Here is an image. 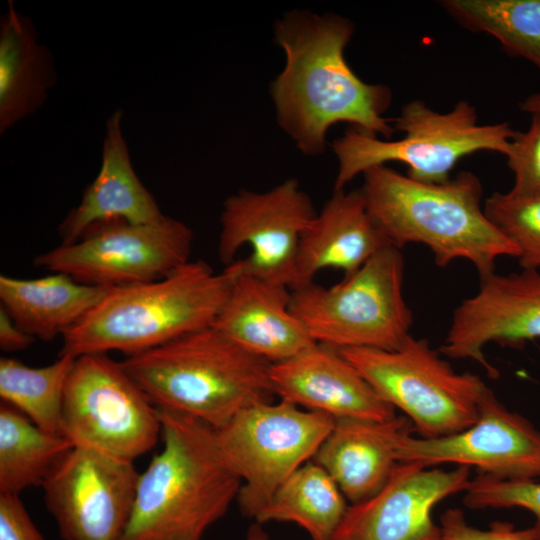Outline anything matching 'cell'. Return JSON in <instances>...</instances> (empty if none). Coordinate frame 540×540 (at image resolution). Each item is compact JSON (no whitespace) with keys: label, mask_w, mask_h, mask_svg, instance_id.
<instances>
[{"label":"cell","mask_w":540,"mask_h":540,"mask_svg":"<svg viewBox=\"0 0 540 540\" xmlns=\"http://www.w3.org/2000/svg\"><path fill=\"white\" fill-rule=\"evenodd\" d=\"M274 31L286 56L271 84L276 118L303 154L323 153L329 128L340 122L391 139L393 119L384 116L392 102L390 88L362 81L345 59L354 32L350 20L293 11Z\"/></svg>","instance_id":"1"},{"label":"cell","mask_w":540,"mask_h":540,"mask_svg":"<svg viewBox=\"0 0 540 540\" xmlns=\"http://www.w3.org/2000/svg\"><path fill=\"white\" fill-rule=\"evenodd\" d=\"M363 176L368 211L392 246L423 244L440 267L466 259L480 277L495 272L498 258L518 257L517 247L486 216L482 185L472 172L424 183L381 165Z\"/></svg>","instance_id":"2"},{"label":"cell","mask_w":540,"mask_h":540,"mask_svg":"<svg viewBox=\"0 0 540 540\" xmlns=\"http://www.w3.org/2000/svg\"><path fill=\"white\" fill-rule=\"evenodd\" d=\"M157 410L163 449L139 475L122 540H200L237 499L242 480L223 458L215 428Z\"/></svg>","instance_id":"3"},{"label":"cell","mask_w":540,"mask_h":540,"mask_svg":"<svg viewBox=\"0 0 540 540\" xmlns=\"http://www.w3.org/2000/svg\"><path fill=\"white\" fill-rule=\"evenodd\" d=\"M120 363L156 408L191 416L215 429L275 395L272 364L213 325Z\"/></svg>","instance_id":"4"},{"label":"cell","mask_w":540,"mask_h":540,"mask_svg":"<svg viewBox=\"0 0 540 540\" xmlns=\"http://www.w3.org/2000/svg\"><path fill=\"white\" fill-rule=\"evenodd\" d=\"M235 276L189 261L150 282L110 288L81 321L63 335L59 355L79 357L119 351L127 356L212 326Z\"/></svg>","instance_id":"5"},{"label":"cell","mask_w":540,"mask_h":540,"mask_svg":"<svg viewBox=\"0 0 540 540\" xmlns=\"http://www.w3.org/2000/svg\"><path fill=\"white\" fill-rule=\"evenodd\" d=\"M393 126L404 134L402 138L380 139L351 126L334 140L338 160L334 191L344 190L357 175L387 162L406 165V175L413 180L444 183L465 156L478 151L507 156L517 133L507 122L479 124L476 108L465 100L445 113L412 100L393 119Z\"/></svg>","instance_id":"6"},{"label":"cell","mask_w":540,"mask_h":540,"mask_svg":"<svg viewBox=\"0 0 540 540\" xmlns=\"http://www.w3.org/2000/svg\"><path fill=\"white\" fill-rule=\"evenodd\" d=\"M404 259L388 246L330 287L291 290L290 308L311 338L332 348L396 350L411 336L403 296Z\"/></svg>","instance_id":"7"},{"label":"cell","mask_w":540,"mask_h":540,"mask_svg":"<svg viewBox=\"0 0 540 540\" xmlns=\"http://www.w3.org/2000/svg\"><path fill=\"white\" fill-rule=\"evenodd\" d=\"M339 351L384 401L406 415L422 438L470 427L490 389L479 376L454 371L427 340L412 335L396 350Z\"/></svg>","instance_id":"8"},{"label":"cell","mask_w":540,"mask_h":540,"mask_svg":"<svg viewBox=\"0 0 540 540\" xmlns=\"http://www.w3.org/2000/svg\"><path fill=\"white\" fill-rule=\"evenodd\" d=\"M335 419L280 399L237 413L215 429L220 451L243 484L237 500L255 518L280 486L316 455Z\"/></svg>","instance_id":"9"},{"label":"cell","mask_w":540,"mask_h":540,"mask_svg":"<svg viewBox=\"0 0 540 540\" xmlns=\"http://www.w3.org/2000/svg\"><path fill=\"white\" fill-rule=\"evenodd\" d=\"M61 434L74 445L134 461L161 437L157 408L106 354L75 359L62 409Z\"/></svg>","instance_id":"10"},{"label":"cell","mask_w":540,"mask_h":540,"mask_svg":"<svg viewBox=\"0 0 540 540\" xmlns=\"http://www.w3.org/2000/svg\"><path fill=\"white\" fill-rule=\"evenodd\" d=\"M192 242L191 229L168 216L146 224L115 221L39 254L34 264L81 283L116 288L174 272L190 261Z\"/></svg>","instance_id":"11"},{"label":"cell","mask_w":540,"mask_h":540,"mask_svg":"<svg viewBox=\"0 0 540 540\" xmlns=\"http://www.w3.org/2000/svg\"><path fill=\"white\" fill-rule=\"evenodd\" d=\"M316 214L295 179L263 193L241 190L223 205L219 258L236 275L292 290L300 239Z\"/></svg>","instance_id":"12"},{"label":"cell","mask_w":540,"mask_h":540,"mask_svg":"<svg viewBox=\"0 0 540 540\" xmlns=\"http://www.w3.org/2000/svg\"><path fill=\"white\" fill-rule=\"evenodd\" d=\"M140 473L133 461L74 445L42 485L64 540H122Z\"/></svg>","instance_id":"13"},{"label":"cell","mask_w":540,"mask_h":540,"mask_svg":"<svg viewBox=\"0 0 540 540\" xmlns=\"http://www.w3.org/2000/svg\"><path fill=\"white\" fill-rule=\"evenodd\" d=\"M398 460L425 467L453 463L499 479L535 480L540 478V431L489 389L474 424L438 438L409 434L401 441Z\"/></svg>","instance_id":"14"},{"label":"cell","mask_w":540,"mask_h":540,"mask_svg":"<svg viewBox=\"0 0 540 540\" xmlns=\"http://www.w3.org/2000/svg\"><path fill=\"white\" fill-rule=\"evenodd\" d=\"M470 469L400 462L373 496L350 504L331 540H444L432 517L445 498L465 491Z\"/></svg>","instance_id":"15"},{"label":"cell","mask_w":540,"mask_h":540,"mask_svg":"<svg viewBox=\"0 0 540 540\" xmlns=\"http://www.w3.org/2000/svg\"><path fill=\"white\" fill-rule=\"evenodd\" d=\"M540 338V272L522 269L506 275L495 272L480 277L476 294L454 310L439 352L452 359H472L489 377L499 372L486 359L483 349L494 342L521 347Z\"/></svg>","instance_id":"16"},{"label":"cell","mask_w":540,"mask_h":540,"mask_svg":"<svg viewBox=\"0 0 540 540\" xmlns=\"http://www.w3.org/2000/svg\"><path fill=\"white\" fill-rule=\"evenodd\" d=\"M274 394L332 418L388 420L395 409L384 401L338 349L316 343L271 365Z\"/></svg>","instance_id":"17"},{"label":"cell","mask_w":540,"mask_h":540,"mask_svg":"<svg viewBox=\"0 0 540 540\" xmlns=\"http://www.w3.org/2000/svg\"><path fill=\"white\" fill-rule=\"evenodd\" d=\"M232 274L231 291L214 327L271 364L286 361L316 344L291 311L288 287L252 275Z\"/></svg>","instance_id":"18"},{"label":"cell","mask_w":540,"mask_h":540,"mask_svg":"<svg viewBox=\"0 0 540 540\" xmlns=\"http://www.w3.org/2000/svg\"><path fill=\"white\" fill-rule=\"evenodd\" d=\"M413 431L406 416L336 419L313 461L328 472L351 504L359 503L387 483L400 463L401 441Z\"/></svg>","instance_id":"19"},{"label":"cell","mask_w":540,"mask_h":540,"mask_svg":"<svg viewBox=\"0 0 540 540\" xmlns=\"http://www.w3.org/2000/svg\"><path fill=\"white\" fill-rule=\"evenodd\" d=\"M388 246L392 245L371 217L362 190L334 191L301 236L292 290L313 282L328 268L349 276Z\"/></svg>","instance_id":"20"},{"label":"cell","mask_w":540,"mask_h":540,"mask_svg":"<svg viewBox=\"0 0 540 540\" xmlns=\"http://www.w3.org/2000/svg\"><path fill=\"white\" fill-rule=\"evenodd\" d=\"M120 120L121 112L117 111L107 122L101 169L79 205L61 223V244H71L101 224H146L165 216L132 167Z\"/></svg>","instance_id":"21"},{"label":"cell","mask_w":540,"mask_h":540,"mask_svg":"<svg viewBox=\"0 0 540 540\" xmlns=\"http://www.w3.org/2000/svg\"><path fill=\"white\" fill-rule=\"evenodd\" d=\"M109 290L64 273L36 279L0 276L1 307L24 332L43 341L63 337Z\"/></svg>","instance_id":"22"},{"label":"cell","mask_w":540,"mask_h":540,"mask_svg":"<svg viewBox=\"0 0 540 540\" xmlns=\"http://www.w3.org/2000/svg\"><path fill=\"white\" fill-rule=\"evenodd\" d=\"M52 62L29 21L10 5L0 30V131L37 109L52 85Z\"/></svg>","instance_id":"23"},{"label":"cell","mask_w":540,"mask_h":540,"mask_svg":"<svg viewBox=\"0 0 540 540\" xmlns=\"http://www.w3.org/2000/svg\"><path fill=\"white\" fill-rule=\"evenodd\" d=\"M348 505L328 472L315 461L296 470L257 513L255 520L294 522L312 540H331Z\"/></svg>","instance_id":"24"},{"label":"cell","mask_w":540,"mask_h":540,"mask_svg":"<svg viewBox=\"0 0 540 540\" xmlns=\"http://www.w3.org/2000/svg\"><path fill=\"white\" fill-rule=\"evenodd\" d=\"M74 446L62 435L43 431L14 407L0 405V494L20 495L43 485Z\"/></svg>","instance_id":"25"},{"label":"cell","mask_w":540,"mask_h":540,"mask_svg":"<svg viewBox=\"0 0 540 540\" xmlns=\"http://www.w3.org/2000/svg\"><path fill=\"white\" fill-rule=\"evenodd\" d=\"M439 4L464 29L492 36L510 56L540 70V0H443Z\"/></svg>","instance_id":"26"},{"label":"cell","mask_w":540,"mask_h":540,"mask_svg":"<svg viewBox=\"0 0 540 540\" xmlns=\"http://www.w3.org/2000/svg\"><path fill=\"white\" fill-rule=\"evenodd\" d=\"M75 357L59 355L46 366L31 367L9 357L0 359V396L45 432L62 435L66 384Z\"/></svg>","instance_id":"27"},{"label":"cell","mask_w":540,"mask_h":540,"mask_svg":"<svg viewBox=\"0 0 540 540\" xmlns=\"http://www.w3.org/2000/svg\"><path fill=\"white\" fill-rule=\"evenodd\" d=\"M492 224L518 249L522 269H540V195L491 194L483 205Z\"/></svg>","instance_id":"28"},{"label":"cell","mask_w":540,"mask_h":540,"mask_svg":"<svg viewBox=\"0 0 540 540\" xmlns=\"http://www.w3.org/2000/svg\"><path fill=\"white\" fill-rule=\"evenodd\" d=\"M464 504L473 509L522 507L532 512V526L540 540V482L504 480L479 473L464 491Z\"/></svg>","instance_id":"29"},{"label":"cell","mask_w":540,"mask_h":540,"mask_svg":"<svg viewBox=\"0 0 540 540\" xmlns=\"http://www.w3.org/2000/svg\"><path fill=\"white\" fill-rule=\"evenodd\" d=\"M514 174L510 192L517 195H540V113L531 115L529 128L516 133L506 156Z\"/></svg>","instance_id":"30"},{"label":"cell","mask_w":540,"mask_h":540,"mask_svg":"<svg viewBox=\"0 0 540 540\" xmlns=\"http://www.w3.org/2000/svg\"><path fill=\"white\" fill-rule=\"evenodd\" d=\"M440 527L444 540H537L532 527L517 530L508 522L495 521L487 530L478 529L468 524L458 508L444 511Z\"/></svg>","instance_id":"31"},{"label":"cell","mask_w":540,"mask_h":540,"mask_svg":"<svg viewBox=\"0 0 540 540\" xmlns=\"http://www.w3.org/2000/svg\"><path fill=\"white\" fill-rule=\"evenodd\" d=\"M0 540H45L19 495L0 494Z\"/></svg>","instance_id":"32"},{"label":"cell","mask_w":540,"mask_h":540,"mask_svg":"<svg viewBox=\"0 0 540 540\" xmlns=\"http://www.w3.org/2000/svg\"><path fill=\"white\" fill-rule=\"evenodd\" d=\"M35 338L24 332L10 317L6 310L0 307V348L4 352L26 350Z\"/></svg>","instance_id":"33"},{"label":"cell","mask_w":540,"mask_h":540,"mask_svg":"<svg viewBox=\"0 0 540 540\" xmlns=\"http://www.w3.org/2000/svg\"><path fill=\"white\" fill-rule=\"evenodd\" d=\"M520 110L530 115L540 113V91L534 92L527 96L520 103Z\"/></svg>","instance_id":"34"},{"label":"cell","mask_w":540,"mask_h":540,"mask_svg":"<svg viewBox=\"0 0 540 540\" xmlns=\"http://www.w3.org/2000/svg\"><path fill=\"white\" fill-rule=\"evenodd\" d=\"M244 540H271L259 523L253 524Z\"/></svg>","instance_id":"35"}]
</instances>
